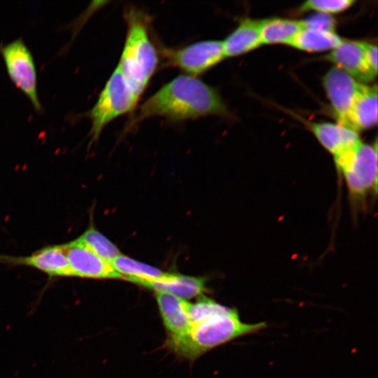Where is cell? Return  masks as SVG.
Segmentation results:
<instances>
[{
    "instance_id": "cell-1",
    "label": "cell",
    "mask_w": 378,
    "mask_h": 378,
    "mask_svg": "<svg viewBox=\"0 0 378 378\" xmlns=\"http://www.w3.org/2000/svg\"><path fill=\"white\" fill-rule=\"evenodd\" d=\"M230 114L215 88L196 77L183 74L148 98L139 107L132 123L153 117L177 122L208 115L228 117Z\"/></svg>"
},
{
    "instance_id": "cell-2",
    "label": "cell",
    "mask_w": 378,
    "mask_h": 378,
    "mask_svg": "<svg viewBox=\"0 0 378 378\" xmlns=\"http://www.w3.org/2000/svg\"><path fill=\"white\" fill-rule=\"evenodd\" d=\"M266 327L265 322H242L237 309L218 302L211 312L192 323L186 334L167 336L165 346L180 358L194 360L214 348Z\"/></svg>"
},
{
    "instance_id": "cell-3",
    "label": "cell",
    "mask_w": 378,
    "mask_h": 378,
    "mask_svg": "<svg viewBox=\"0 0 378 378\" xmlns=\"http://www.w3.org/2000/svg\"><path fill=\"white\" fill-rule=\"evenodd\" d=\"M124 18L127 32L117 66L127 88L139 100L157 69L158 54L150 36L148 16L130 6L125 10Z\"/></svg>"
},
{
    "instance_id": "cell-4",
    "label": "cell",
    "mask_w": 378,
    "mask_h": 378,
    "mask_svg": "<svg viewBox=\"0 0 378 378\" xmlns=\"http://www.w3.org/2000/svg\"><path fill=\"white\" fill-rule=\"evenodd\" d=\"M138 99L127 88L118 66L100 92L95 104L83 115L91 121L90 144L98 141L104 127L112 120L134 111Z\"/></svg>"
},
{
    "instance_id": "cell-5",
    "label": "cell",
    "mask_w": 378,
    "mask_h": 378,
    "mask_svg": "<svg viewBox=\"0 0 378 378\" xmlns=\"http://www.w3.org/2000/svg\"><path fill=\"white\" fill-rule=\"evenodd\" d=\"M335 163L344 178L351 197L361 199L377 190V143L362 141L334 157Z\"/></svg>"
},
{
    "instance_id": "cell-6",
    "label": "cell",
    "mask_w": 378,
    "mask_h": 378,
    "mask_svg": "<svg viewBox=\"0 0 378 378\" xmlns=\"http://www.w3.org/2000/svg\"><path fill=\"white\" fill-rule=\"evenodd\" d=\"M0 54L11 81L29 99L38 113L43 112L37 88V73L33 55L22 38L0 44Z\"/></svg>"
},
{
    "instance_id": "cell-7",
    "label": "cell",
    "mask_w": 378,
    "mask_h": 378,
    "mask_svg": "<svg viewBox=\"0 0 378 378\" xmlns=\"http://www.w3.org/2000/svg\"><path fill=\"white\" fill-rule=\"evenodd\" d=\"M162 53L169 66L194 77L204 74L225 58L223 43L216 40L200 41L178 48H164Z\"/></svg>"
},
{
    "instance_id": "cell-8",
    "label": "cell",
    "mask_w": 378,
    "mask_h": 378,
    "mask_svg": "<svg viewBox=\"0 0 378 378\" xmlns=\"http://www.w3.org/2000/svg\"><path fill=\"white\" fill-rule=\"evenodd\" d=\"M340 69L332 67L323 78V85L337 123L349 128L353 102L362 85Z\"/></svg>"
},
{
    "instance_id": "cell-9",
    "label": "cell",
    "mask_w": 378,
    "mask_h": 378,
    "mask_svg": "<svg viewBox=\"0 0 378 378\" xmlns=\"http://www.w3.org/2000/svg\"><path fill=\"white\" fill-rule=\"evenodd\" d=\"M62 246L73 276L93 279H122L110 262L97 256L77 239Z\"/></svg>"
},
{
    "instance_id": "cell-10",
    "label": "cell",
    "mask_w": 378,
    "mask_h": 378,
    "mask_svg": "<svg viewBox=\"0 0 378 378\" xmlns=\"http://www.w3.org/2000/svg\"><path fill=\"white\" fill-rule=\"evenodd\" d=\"M0 262L31 267L52 277L73 276L62 244L46 246L27 256L0 254Z\"/></svg>"
},
{
    "instance_id": "cell-11",
    "label": "cell",
    "mask_w": 378,
    "mask_h": 378,
    "mask_svg": "<svg viewBox=\"0 0 378 378\" xmlns=\"http://www.w3.org/2000/svg\"><path fill=\"white\" fill-rule=\"evenodd\" d=\"M324 58L360 83H370L377 76L366 62L363 41L342 40Z\"/></svg>"
},
{
    "instance_id": "cell-12",
    "label": "cell",
    "mask_w": 378,
    "mask_h": 378,
    "mask_svg": "<svg viewBox=\"0 0 378 378\" xmlns=\"http://www.w3.org/2000/svg\"><path fill=\"white\" fill-rule=\"evenodd\" d=\"M155 297L168 336L186 334L191 326L188 314L190 302L164 292H155Z\"/></svg>"
},
{
    "instance_id": "cell-13",
    "label": "cell",
    "mask_w": 378,
    "mask_h": 378,
    "mask_svg": "<svg viewBox=\"0 0 378 378\" xmlns=\"http://www.w3.org/2000/svg\"><path fill=\"white\" fill-rule=\"evenodd\" d=\"M308 126L320 144L333 157L361 141L357 132L337 122H309Z\"/></svg>"
},
{
    "instance_id": "cell-14",
    "label": "cell",
    "mask_w": 378,
    "mask_h": 378,
    "mask_svg": "<svg viewBox=\"0 0 378 378\" xmlns=\"http://www.w3.org/2000/svg\"><path fill=\"white\" fill-rule=\"evenodd\" d=\"M136 284L155 292L167 293L186 300L199 297L206 290L204 278L179 274L166 273L156 280L139 282Z\"/></svg>"
},
{
    "instance_id": "cell-15",
    "label": "cell",
    "mask_w": 378,
    "mask_h": 378,
    "mask_svg": "<svg viewBox=\"0 0 378 378\" xmlns=\"http://www.w3.org/2000/svg\"><path fill=\"white\" fill-rule=\"evenodd\" d=\"M377 102V85L363 84L351 107L349 115V127L358 132L376 125Z\"/></svg>"
},
{
    "instance_id": "cell-16",
    "label": "cell",
    "mask_w": 378,
    "mask_h": 378,
    "mask_svg": "<svg viewBox=\"0 0 378 378\" xmlns=\"http://www.w3.org/2000/svg\"><path fill=\"white\" fill-rule=\"evenodd\" d=\"M261 20L246 18L222 41L225 57L239 56L262 45Z\"/></svg>"
},
{
    "instance_id": "cell-17",
    "label": "cell",
    "mask_w": 378,
    "mask_h": 378,
    "mask_svg": "<svg viewBox=\"0 0 378 378\" xmlns=\"http://www.w3.org/2000/svg\"><path fill=\"white\" fill-rule=\"evenodd\" d=\"M302 29V20L272 18L261 20L260 38L262 44L288 45Z\"/></svg>"
},
{
    "instance_id": "cell-18",
    "label": "cell",
    "mask_w": 378,
    "mask_h": 378,
    "mask_svg": "<svg viewBox=\"0 0 378 378\" xmlns=\"http://www.w3.org/2000/svg\"><path fill=\"white\" fill-rule=\"evenodd\" d=\"M122 279L134 284L151 281L162 277L166 272L150 265L119 255L110 262Z\"/></svg>"
},
{
    "instance_id": "cell-19",
    "label": "cell",
    "mask_w": 378,
    "mask_h": 378,
    "mask_svg": "<svg viewBox=\"0 0 378 378\" xmlns=\"http://www.w3.org/2000/svg\"><path fill=\"white\" fill-rule=\"evenodd\" d=\"M342 41L335 31L302 28L289 46L307 52H321L334 49Z\"/></svg>"
},
{
    "instance_id": "cell-20",
    "label": "cell",
    "mask_w": 378,
    "mask_h": 378,
    "mask_svg": "<svg viewBox=\"0 0 378 378\" xmlns=\"http://www.w3.org/2000/svg\"><path fill=\"white\" fill-rule=\"evenodd\" d=\"M77 240L102 259L111 262L121 254L118 248L92 224L80 234Z\"/></svg>"
},
{
    "instance_id": "cell-21",
    "label": "cell",
    "mask_w": 378,
    "mask_h": 378,
    "mask_svg": "<svg viewBox=\"0 0 378 378\" xmlns=\"http://www.w3.org/2000/svg\"><path fill=\"white\" fill-rule=\"evenodd\" d=\"M354 3V0H309L301 6L300 10H314L330 15L342 12Z\"/></svg>"
},
{
    "instance_id": "cell-22",
    "label": "cell",
    "mask_w": 378,
    "mask_h": 378,
    "mask_svg": "<svg viewBox=\"0 0 378 378\" xmlns=\"http://www.w3.org/2000/svg\"><path fill=\"white\" fill-rule=\"evenodd\" d=\"M302 28L334 31L335 22L328 14L316 13L306 20H302Z\"/></svg>"
},
{
    "instance_id": "cell-23",
    "label": "cell",
    "mask_w": 378,
    "mask_h": 378,
    "mask_svg": "<svg viewBox=\"0 0 378 378\" xmlns=\"http://www.w3.org/2000/svg\"><path fill=\"white\" fill-rule=\"evenodd\" d=\"M366 62L370 68L377 74V47L376 45L363 42Z\"/></svg>"
}]
</instances>
